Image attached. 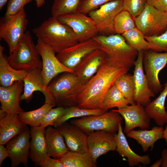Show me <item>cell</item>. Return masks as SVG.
<instances>
[{"mask_svg":"<svg viewBox=\"0 0 167 167\" xmlns=\"http://www.w3.org/2000/svg\"><path fill=\"white\" fill-rule=\"evenodd\" d=\"M74 119L70 121V123L86 134L98 130L115 133L118 131L123 118L113 109L101 115H90Z\"/></svg>","mask_w":167,"mask_h":167,"instance_id":"obj_7","label":"cell"},{"mask_svg":"<svg viewBox=\"0 0 167 167\" xmlns=\"http://www.w3.org/2000/svg\"><path fill=\"white\" fill-rule=\"evenodd\" d=\"M147 3L160 11L167 12V0H147Z\"/></svg>","mask_w":167,"mask_h":167,"instance_id":"obj_43","label":"cell"},{"mask_svg":"<svg viewBox=\"0 0 167 167\" xmlns=\"http://www.w3.org/2000/svg\"><path fill=\"white\" fill-rule=\"evenodd\" d=\"M45 128L41 129L40 126H31L29 157L38 166L49 156L45 136Z\"/></svg>","mask_w":167,"mask_h":167,"instance_id":"obj_22","label":"cell"},{"mask_svg":"<svg viewBox=\"0 0 167 167\" xmlns=\"http://www.w3.org/2000/svg\"><path fill=\"white\" fill-rule=\"evenodd\" d=\"M116 148V150L119 155L127 158L129 166L134 167L140 163L144 165H149L151 161L149 156H140L135 153L130 148L122 129L121 123L119 125L118 133H115Z\"/></svg>","mask_w":167,"mask_h":167,"instance_id":"obj_23","label":"cell"},{"mask_svg":"<svg viewBox=\"0 0 167 167\" xmlns=\"http://www.w3.org/2000/svg\"><path fill=\"white\" fill-rule=\"evenodd\" d=\"M24 92L21 95L20 101L25 100L29 102L31 100L33 92L36 91L41 92L45 98V103L55 106V102L48 89H45L41 74V69L32 70L27 72L23 80Z\"/></svg>","mask_w":167,"mask_h":167,"instance_id":"obj_19","label":"cell"},{"mask_svg":"<svg viewBox=\"0 0 167 167\" xmlns=\"http://www.w3.org/2000/svg\"><path fill=\"white\" fill-rule=\"evenodd\" d=\"M81 0H54L51 10L52 17L78 11Z\"/></svg>","mask_w":167,"mask_h":167,"instance_id":"obj_35","label":"cell"},{"mask_svg":"<svg viewBox=\"0 0 167 167\" xmlns=\"http://www.w3.org/2000/svg\"><path fill=\"white\" fill-rule=\"evenodd\" d=\"M50 157L49 156L39 166L41 167H65L60 159L52 158Z\"/></svg>","mask_w":167,"mask_h":167,"instance_id":"obj_42","label":"cell"},{"mask_svg":"<svg viewBox=\"0 0 167 167\" xmlns=\"http://www.w3.org/2000/svg\"><path fill=\"white\" fill-rule=\"evenodd\" d=\"M33 0H9L4 17H8L18 12Z\"/></svg>","mask_w":167,"mask_h":167,"instance_id":"obj_41","label":"cell"},{"mask_svg":"<svg viewBox=\"0 0 167 167\" xmlns=\"http://www.w3.org/2000/svg\"><path fill=\"white\" fill-rule=\"evenodd\" d=\"M115 133L98 130L87 134L88 152L95 162L101 155L116 150Z\"/></svg>","mask_w":167,"mask_h":167,"instance_id":"obj_16","label":"cell"},{"mask_svg":"<svg viewBox=\"0 0 167 167\" xmlns=\"http://www.w3.org/2000/svg\"><path fill=\"white\" fill-rule=\"evenodd\" d=\"M162 162L161 167H167V149L164 148L161 152Z\"/></svg>","mask_w":167,"mask_h":167,"instance_id":"obj_45","label":"cell"},{"mask_svg":"<svg viewBox=\"0 0 167 167\" xmlns=\"http://www.w3.org/2000/svg\"><path fill=\"white\" fill-rule=\"evenodd\" d=\"M56 18L72 29L79 42L93 38L99 32L93 20L90 17L78 11L64 14Z\"/></svg>","mask_w":167,"mask_h":167,"instance_id":"obj_10","label":"cell"},{"mask_svg":"<svg viewBox=\"0 0 167 167\" xmlns=\"http://www.w3.org/2000/svg\"><path fill=\"white\" fill-rule=\"evenodd\" d=\"M162 160L161 158L159 160H157L152 165L151 167H159L161 166L162 164Z\"/></svg>","mask_w":167,"mask_h":167,"instance_id":"obj_46","label":"cell"},{"mask_svg":"<svg viewBox=\"0 0 167 167\" xmlns=\"http://www.w3.org/2000/svg\"><path fill=\"white\" fill-rule=\"evenodd\" d=\"M32 32L37 38L51 46L57 53L79 42L69 26L52 16L33 28Z\"/></svg>","mask_w":167,"mask_h":167,"instance_id":"obj_2","label":"cell"},{"mask_svg":"<svg viewBox=\"0 0 167 167\" xmlns=\"http://www.w3.org/2000/svg\"><path fill=\"white\" fill-rule=\"evenodd\" d=\"M107 60L105 53L97 49L85 56L75 69L74 74L85 84Z\"/></svg>","mask_w":167,"mask_h":167,"instance_id":"obj_18","label":"cell"},{"mask_svg":"<svg viewBox=\"0 0 167 167\" xmlns=\"http://www.w3.org/2000/svg\"><path fill=\"white\" fill-rule=\"evenodd\" d=\"M130 105L119 90L113 84L108 90L104 96L103 109L105 111L109 109L117 107L118 109Z\"/></svg>","mask_w":167,"mask_h":167,"instance_id":"obj_31","label":"cell"},{"mask_svg":"<svg viewBox=\"0 0 167 167\" xmlns=\"http://www.w3.org/2000/svg\"><path fill=\"white\" fill-rule=\"evenodd\" d=\"M167 96V80L159 96L145 106L146 111L149 117L153 119L159 126H162L167 123V112L165 108Z\"/></svg>","mask_w":167,"mask_h":167,"instance_id":"obj_27","label":"cell"},{"mask_svg":"<svg viewBox=\"0 0 167 167\" xmlns=\"http://www.w3.org/2000/svg\"><path fill=\"white\" fill-rule=\"evenodd\" d=\"M124 10L123 0L112 1L101 6L99 9L89 13L97 28L104 35L115 34L114 24L116 15Z\"/></svg>","mask_w":167,"mask_h":167,"instance_id":"obj_11","label":"cell"},{"mask_svg":"<svg viewBox=\"0 0 167 167\" xmlns=\"http://www.w3.org/2000/svg\"><path fill=\"white\" fill-rule=\"evenodd\" d=\"M149 50L143 51V65L150 88L155 94L163 90L159 74L167 64V52Z\"/></svg>","mask_w":167,"mask_h":167,"instance_id":"obj_12","label":"cell"},{"mask_svg":"<svg viewBox=\"0 0 167 167\" xmlns=\"http://www.w3.org/2000/svg\"><path fill=\"white\" fill-rule=\"evenodd\" d=\"M30 131L27 126L18 135L6 144L11 162V167H16L21 164L27 166L29 156Z\"/></svg>","mask_w":167,"mask_h":167,"instance_id":"obj_14","label":"cell"},{"mask_svg":"<svg viewBox=\"0 0 167 167\" xmlns=\"http://www.w3.org/2000/svg\"><path fill=\"white\" fill-rule=\"evenodd\" d=\"M54 106L51 104L45 103L36 109L28 112L22 111L19 114V117L20 120L26 125L31 126H39L45 114Z\"/></svg>","mask_w":167,"mask_h":167,"instance_id":"obj_32","label":"cell"},{"mask_svg":"<svg viewBox=\"0 0 167 167\" xmlns=\"http://www.w3.org/2000/svg\"><path fill=\"white\" fill-rule=\"evenodd\" d=\"M106 54L107 59L119 63L130 69L137 58L138 52L129 45L119 34L96 36L93 38Z\"/></svg>","mask_w":167,"mask_h":167,"instance_id":"obj_4","label":"cell"},{"mask_svg":"<svg viewBox=\"0 0 167 167\" xmlns=\"http://www.w3.org/2000/svg\"><path fill=\"white\" fill-rule=\"evenodd\" d=\"M7 59L14 68L28 71L36 69H41L40 60L30 32L26 31L21 41Z\"/></svg>","mask_w":167,"mask_h":167,"instance_id":"obj_5","label":"cell"},{"mask_svg":"<svg viewBox=\"0 0 167 167\" xmlns=\"http://www.w3.org/2000/svg\"><path fill=\"white\" fill-rule=\"evenodd\" d=\"M144 38L149 43L151 50L158 52H167V29L161 34Z\"/></svg>","mask_w":167,"mask_h":167,"instance_id":"obj_37","label":"cell"},{"mask_svg":"<svg viewBox=\"0 0 167 167\" xmlns=\"http://www.w3.org/2000/svg\"><path fill=\"white\" fill-rule=\"evenodd\" d=\"M162 139H165L166 144L167 145V125L163 132V135Z\"/></svg>","mask_w":167,"mask_h":167,"instance_id":"obj_48","label":"cell"},{"mask_svg":"<svg viewBox=\"0 0 167 167\" xmlns=\"http://www.w3.org/2000/svg\"><path fill=\"white\" fill-rule=\"evenodd\" d=\"M100 49V45L94 38L80 42L57 53L60 62L67 68L74 71L81 60L93 51Z\"/></svg>","mask_w":167,"mask_h":167,"instance_id":"obj_13","label":"cell"},{"mask_svg":"<svg viewBox=\"0 0 167 167\" xmlns=\"http://www.w3.org/2000/svg\"><path fill=\"white\" fill-rule=\"evenodd\" d=\"M17 114L7 113L0 120V145H4L19 134L27 126Z\"/></svg>","mask_w":167,"mask_h":167,"instance_id":"obj_25","label":"cell"},{"mask_svg":"<svg viewBox=\"0 0 167 167\" xmlns=\"http://www.w3.org/2000/svg\"><path fill=\"white\" fill-rule=\"evenodd\" d=\"M60 159L65 167H96V163L88 152L82 153L69 150Z\"/></svg>","mask_w":167,"mask_h":167,"instance_id":"obj_29","label":"cell"},{"mask_svg":"<svg viewBox=\"0 0 167 167\" xmlns=\"http://www.w3.org/2000/svg\"><path fill=\"white\" fill-rule=\"evenodd\" d=\"M49 126L45 130V136L48 155L60 159L69 151L64 138L57 128Z\"/></svg>","mask_w":167,"mask_h":167,"instance_id":"obj_24","label":"cell"},{"mask_svg":"<svg viewBox=\"0 0 167 167\" xmlns=\"http://www.w3.org/2000/svg\"><path fill=\"white\" fill-rule=\"evenodd\" d=\"M113 0H81L78 11L84 14H89L99 6Z\"/></svg>","mask_w":167,"mask_h":167,"instance_id":"obj_40","label":"cell"},{"mask_svg":"<svg viewBox=\"0 0 167 167\" xmlns=\"http://www.w3.org/2000/svg\"><path fill=\"white\" fill-rule=\"evenodd\" d=\"M114 110L118 112L125 120L123 131L124 133L126 134L137 127L141 129L149 128L151 118L143 105L135 103Z\"/></svg>","mask_w":167,"mask_h":167,"instance_id":"obj_17","label":"cell"},{"mask_svg":"<svg viewBox=\"0 0 167 167\" xmlns=\"http://www.w3.org/2000/svg\"><path fill=\"white\" fill-rule=\"evenodd\" d=\"M4 47L0 45V86L7 87L15 82L23 81L27 71L13 68L9 64L7 58L3 54Z\"/></svg>","mask_w":167,"mask_h":167,"instance_id":"obj_28","label":"cell"},{"mask_svg":"<svg viewBox=\"0 0 167 167\" xmlns=\"http://www.w3.org/2000/svg\"><path fill=\"white\" fill-rule=\"evenodd\" d=\"M164 129L162 126H155L150 130H131L126 134L127 137L133 139L140 144L143 151L147 152L150 148L152 151L155 143L162 139Z\"/></svg>","mask_w":167,"mask_h":167,"instance_id":"obj_26","label":"cell"},{"mask_svg":"<svg viewBox=\"0 0 167 167\" xmlns=\"http://www.w3.org/2000/svg\"><path fill=\"white\" fill-rule=\"evenodd\" d=\"M129 70L107 59L84 85L77 97L76 105L86 109H103V101L107 92L119 77L127 73Z\"/></svg>","mask_w":167,"mask_h":167,"instance_id":"obj_1","label":"cell"},{"mask_svg":"<svg viewBox=\"0 0 167 167\" xmlns=\"http://www.w3.org/2000/svg\"><path fill=\"white\" fill-rule=\"evenodd\" d=\"M134 19L136 27L145 36L159 35L167 29V12L148 3L143 12Z\"/></svg>","mask_w":167,"mask_h":167,"instance_id":"obj_8","label":"cell"},{"mask_svg":"<svg viewBox=\"0 0 167 167\" xmlns=\"http://www.w3.org/2000/svg\"><path fill=\"white\" fill-rule=\"evenodd\" d=\"M36 47L42 60L41 74L45 89L48 90L50 82L59 74L64 72L75 73L74 71L63 65L57 58L54 49L41 39L38 38Z\"/></svg>","mask_w":167,"mask_h":167,"instance_id":"obj_9","label":"cell"},{"mask_svg":"<svg viewBox=\"0 0 167 167\" xmlns=\"http://www.w3.org/2000/svg\"><path fill=\"white\" fill-rule=\"evenodd\" d=\"M36 6L39 8L42 6L45 3V0H35Z\"/></svg>","mask_w":167,"mask_h":167,"instance_id":"obj_47","label":"cell"},{"mask_svg":"<svg viewBox=\"0 0 167 167\" xmlns=\"http://www.w3.org/2000/svg\"><path fill=\"white\" fill-rule=\"evenodd\" d=\"M147 0H123L124 10L128 11L134 18L143 11Z\"/></svg>","mask_w":167,"mask_h":167,"instance_id":"obj_38","label":"cell"},{"mask_svg":"<svg viewBox=\"0 0 167 167\" xmlns=\"http://www.w3.org/2000/svg\"><path fill=\"white\" fill-rule=\"evenodd\" d=\"M57 128L63 136L69 151L82 153L88 152L87 134L66 122Z\"/></svg>","mask_w":167,"mask_h":167,"instance_id":"obj_20","label":"cell"},{"mask_svg":"<svg viewBox=\"0 0 167 167\" xmlns=\"http://www.w3.org/2000/svg\"><path fill=\"white\" fill-rule=\"evenodd\" d=\"M143 51L138 52L134 64L135 69L133 76L135 88L134 101L145 107L151 101L150 98L155 96V93L150 88L147 76L144 72Z\"/></svg>","mask_w":167,"mask_h":167,"instance_id":"obj_15","label":"cell"},{"mask_svg":"<svg viewBox=\"0 0 167 167\" xmlns=\"http://www.w3.org/2000/svg\"><path fill=\"white\" fill-rule=\"evenodd\" d=\"M85 84L74 73L64 72L54 77L47 88L56 105L64 108L77 105L76 99Z\"/></svg>","mask_w":167,"mask_h":167,"instance_id":"obj_3","label":"cell"},{"mask_svg":"<svg viewBox=\"0 0 167 167\" xmlns=\"http://www.w3.org/2000/svg\"><path fill=\"white\" fill-rule=\"evenodd\" d=\"M24 87L23 81H18L7 87H0L1 109L7 113L19 114L23 110L19 105Z\"/></svg>","mask_w":167,"mask_h":167,"instance_id":"obj_21","label":"cell"},{"mask_svg":"<svg viewBox=\"0 0 167 167\" xmlns=\"http://www.w3.org/2000/svg\"><path fill=\"white\" fill-rule=\"evenodd\" d=\"M64 112L65 108L61 106L51 109L45 115L40 126L41 129H43L49 126H52L62 116Z\"/></svg>","mask_w":167,"mask_h":167,"instance_id":"obj_39","label":"cell"},{"mask_svg":"<svg viewBox=\"0 0 167 167\" xmlns=\"http://www.w3.org/2000/svg\"><path fill=\"white\" fill-rule=\"evenodd\" d=\"M113 84L130 104L135 103L134 99L135 88L132 75L128 73L123 75L115 80Z\"/></svg>","mask_w":167,"mask_h":167,"instance_id":"obj_34","label":"cell"},{"mask_svg":"<svg viewBox=\"0 0 167 167\" xmlns=\"http://www.w3.org/2000/svg\"><path fill=\"white\" fill-rule=\"evenodd\" d=\"M8 0H0V10H1L5 5Z\"/></svg>","mask_w":167,"mask_h":167,"instance_id":"obj_49","label":"cell"},{"mask_svg":"<svg viewBox=\"0 0 167 167\" xmlns=\"http://www.w3.org/2000/svg\"><path fill=\"white\" fill-rule=\"evenodd\" d=\"M3 145H0V166L1 167L3 161L9 155L6 148Z\"/></svg>","mask_w":167,"mask_h":167,"instance_id":"obj_44","label":"cell"},{"mask_svg":"<svg viewBox=\"0 0 167 167\" xmlns=\"http://www.w3.org/2000/svg\"><path fill=\"white\" fill-rule=\"evenodd\" d=\"M121 35L129 45L138 52L151 50L150 45L145 39L144 35L136 27L128 30Z\"/></svg>","mask_w":167,"mask_h":167,"instance_id":"obj_33","label":"cell"},{"mask_svg":"<svg viewBox=\"0 0 167 167\" xmlns=\"http://www.w3.org/2000/svg\"><path fill=\"white\" fill-rule=\"evenodd\" d=\"M27 14L23 8L16 14L3 17L0 22V39L6 42L10 54L15 50L22 39L28 23Z\"/></svg>","mask_w":167,"mask_h":167,"instance_id":"obj_6","label":"cell"},{"mask_svg":"<svg viewBox=\"0 0 167 167\" xmlns=\"http://www.w3.org/2000/svg\"><path fill=\"white\" fill-rule=\"evenodd\" d=\"M136 27L134 18L127 11L123 10L116 16L114 24L115 34H122Z\"/></svg>","mask_w":167,"mask_h":167,"instance_id":"obj_36","label":"cell"},{"mask_svg":"<svg viewBox=\"0 0 167 167\" xmlns=\"http://www.w3.org/2000/svg\"><path fill=\"white\" fill-rule=\"evenodd\" d=\"M107 111L104 110L97 108L88 109L79 107L74 105L65 108V112L62 116L54 122L52 125L57 128L68 120L72 118H77L90 115H100Z\"/></svg>","mask_w":167,"mask_h":167,"instance_id":"obj_30","label":"cell"}]
</instances>
